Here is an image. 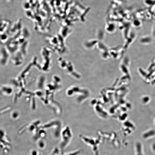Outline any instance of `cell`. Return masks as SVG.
Masks as SVG:
<instances>
[]
</instances>
